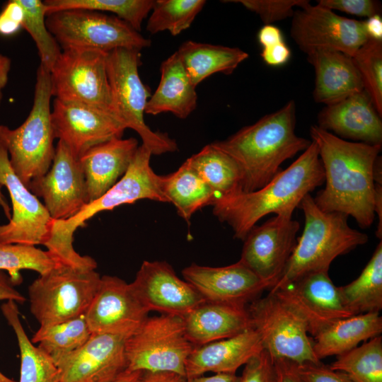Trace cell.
Masks as SVG:
<instances>
[{
	"label": "cell",
	"instance_id": "obj_34",
	"mask_svg": "<svg viewBox=\"0 0 382 382\" xmlns=\"http://www.w3.org/2000/svg\"><path fill=\"white\" fill-rule=\"evenodd\" d=\"M344 303L352 316L379 313L382 308V242L376 246L359 276L340 286Z\"/></svg>",
	"mask_w": 382,
	"mask_h": 382
},
{
	"label": "cell",
	"instance_id": "obj_51",
	"mask_svg": "<svg viewBox=\"0 0 382 382\" xmlns=\"http://www.w3.org/2000/svg\"><path fill=\"white\" fill-rule=\"evenodd\" d=\"M364 27L369 38L382 40V18L376 14L364 21Z\"/></svg>",
	"mask_w": 382,
	"mask_h": 382
},
{
	"label": "cell",
	"instance_id": "obj_35",
	"mask_svg": "<svg viewBox=\"0 0 382 382\" xmlns=\"http://www.w3.org/2000/svg\"><path fill=\"white\" fill-rule=\"evenodd\" d=\"M91 332L85 315L48 327H40L31 339L54 362L79 349L89 340Z\"/></svg>",
	"mask_w": 382,
	"mask_h": 382
},
{
	"label": "cell",
	"instance_id": "obj_10",
	"mask_svg": "<svg viewBox=\"0 0 382 382\" xmlns=\"http://www.w3.org/2000/svg\"><path fill=\"white\" fill-rule=\"evenodd\" d=\"M195 347L186 336L182 317H148L125 341L127 370L185 377V362Z\"/></svg>",
	"mask_w": 382,
	"mask_h": 382
},
{
	"label": "cell",
	"instance_id": "obj_31",
	"mask_svg": "<svg viewBox=\"0 0 382 382\" xmlns=\"http://www.w3.org/2000/svg\"><path fill=\"white\" fill-rule=\"evenodd\" d=\"M162 189L168 203L173 204L187 222L200 209L212 206L217 197L185 161L177 170L162 175Z\"/></svg>",
	"mask_w": 382,
	"mask_h": 382
},
{
	"label": "cell",
	"instance_id": "obj_39",
	"mask_svg": "<svg viewBox=\"0 0 382 382\" xmlns=\"http://www.w3.org/2000/svg\"><path fill=\"white\" fill-rule=\"evenodd\" d=\"M23 13L22 28L34 40L40 64L50 72L62 50L46 24V7L40 0H16Z\"/></svg>",
	"mask_w": 382,
	"mask_h": 382
},
{
	"label": "cell",
	"instance_id": "obj_11",
	"mask_svg": "<svg viewBox=\"0 0 382 382\" xmlns=\"http://www.w3.org/2000/svg\"><path fill=\"white\" fill-rule=\"evenodd\" d=\"M107 55L106 52L94 50H62L50 71L52 96L93 106L115 117L107 72Z\"/></svg>",
	"mask_w": 382,
	"mask_h": 382
},
{
	"label": "cell",
	"instance_id": "obj_55",
	"mask_svg": "<svg viewBox=\"0 0 382 382\" xmlns=\"http://www.w3.org/2000/svg\"><path fill=\"white\" fill-rule=\"evenodd\" d=\"M143 371H129L126 370L112 382H137Z\"/></svg>",
	"mask_w": 382,
	"mask_h": 382
},
{
	"label": "cell",
	"instance_id": "obj_25",
	"mask_svg": "<svg viewBox=\"0 0 382 382\" xmlns=\"http://www.w3.org/2000/svg\"><path fill=\"white\" fill-rule=\"evenodd\" d=\"M138 147L135 138H113L91 147L79 156L88 203L103 195L125 175Z\"/></svg>",
	"mask_w": 382,
	"mask_h": 382
},
{
	"label": "cell",
	"instance_id": "obj_8",
	"mask_svg": "<svg viewBox=\"0 0 382 382\" xmlns=\"http://www.w3.org/2000/svg\"><path fill=\"white\" fill-rule=\"evenodd\" d=\"M140 51L119 48L108 53L107 72L114 115L127 129L134 130L152 155L178 150L166 133L156 132L144 119L149 93L139 74Z\"/></svg>",
	"mask_w": 382,
	"mask_h": 382
},
{
	"label": "cell",
	"instance_id": "obj_42",
	"mask_svg": "<svg viewBox=\"0 0 382 382\" xmlns=\"http://www.w3.org/2000/svg\"><path fill=\"white\" fill-rule=\"evenodd\" d=\"M224 2L238 3L257 14L264 25L292 17L295 9L310 3L308 0H233Z\"/></svg>",
	"mask_w": 382,
	"mask_h": 382
},
{
	"label": "cell",
	"instance_id": "obj_5",
	"mask_svg": "<svg viewBox=\"0 0 382 382\" xmlns=\"http://www.w3.org/2000/svg\"><path fill=\"white\" fill-rule=\"evenodd\" d=\"M304 227L279 280L270 290L286 285L312 272L329 271L332 262L367 243V234L351 228L348 216L322 211L311 194L299 205Z\"/></svg>",
	"mask_w": 382,
	"mask_h": 382
},
{
	"label": "cell",
	"instance_id": "obj_37",
	"mask_svg": "<svg viewBox=\"0 0 382 382\" xmlns=\"http://www.w3.org/2000/svg\"><path fill=\"white\" fill-rule=\"evenodd\" d=\"M330 367L345 374L352 382H382V337L337 356Z\"/></svg>",
	"mask_w": 382,
	"mask_h": 382
},
{
	"label": "cell",
	"instance_id": "obj_6",
	"mask_svg": "<svg viewBox=\"0 0 382 382\" xmlns=\"http://www.w3.org/2000/svg\"><path fill=\"white\" fill-rule=\"evenodd\" d=\"M51 88L50 72L40 65L33 103L26 120L13 129L0 125V142L7 150L13 170L27 187L33 180L47 173L55 154Z\"/></svg>",
	"mask_w": 382,
	"mask_h": 382
},
{
	"label": "cell",
	"instance_id": "obj_2",
	"mask_svg": "<svg viewBox=\"0 0 382 382\" xmlns=\"http://www.w3.org/2000/svg\"><path fill=\"white\" fill-rule=\"evenodd\" d=\"M324 182L318 149L311 141L289 166L262 187L217 197L212 205V213L231 228L235 238L243 241L249 231L270 214L292 217L303 197Z\"/></svg>",
	"mask_w": 382,
	"mask_h": 382
},
{
	"label": "cell",
	"instance_id": "obj_18",
	"mask_svg": "<svg viewBox=\"0 0 382 382\" xmlns=\"http://www.w3.org/2000/svg\"><path fill=\"white\" fill-rule=\"evenodd\" d=\"M129 286L148 312L183 318L206 301L192 285L180 279L166 261H144Z\"/></svg>",
	"mask_w": 382,
	"mask_h": 382
},
{
	"label": "cell",
	"instance_id": "obj_49",
	"mask_svg": "<svg viewBox=\"0 0 382 382\" xmlns=\"http://www.w3.org/2000/svg\"><path fill=\"white\" fill-rule=\"evenodd\" d=\"M276 382H305L297 369V364L284 359H274Z\"/></svg>",
	"mask_w": 382,
	"mask_h": 382
},
{
	"label": "cell",
	"instance_id": "obj_1",
	"mask_svg": "<svg viewBox=\"0 0 382 382\" xmlns=\"http://www.w3.org/2000/svg\"><path fill=\"white\" fill-rule=\"evenodd\" d=\"M311 141L318 149L325 186L313 197L327 212L352 216L361 228L375 218L374 166L382 144H369L341 139L317 125L310 128Z\"/></svg>",
	"mask_w": 382,
	"mask_h": 382
},
{
	"label": "cell",
	"instance_id": "obj_22",
	"mask_svg": "<svg viewBox=\"0 0 382 382\" xmlns=\"http://www.w3.org/2000/svg\"><path fill=\"white\" fill-rule=\"evenodd\" d=\"M186 282L192 285L206 300L247 307L270 289L239 260L224 267H209L191 264L182 271Z\"/></svg>",
	"mask_w": 382,
	"mask_h": 382
},
{
	"label": "cell",
	"instance_id": "obj_21",
	"mask_svg": "<svg viewBox=\"0 0 382 382\" xmlns=\"http://www.w3.org/2000/svg\"><path fill=\"white\" fill-rule=\"evenodd\" d=\"M148 313L129 284L117 277L104 275L85 318L91 333L130 335Z\"/></svg>",
	"mask_w": 382,
	"mask_h": 382
},
{
	"label": "cell",
	"instance_id": "obj_19",
	"mask_svg": "<svg viewBox=\"0 0 382 382\" xmlns=\"http://www.w3.org/2000/svg\"><path fill=\"white\" fill-rule=\"evenodd\" d=\"M129 335L92 333L79 349L55 362L59 382H112L127 370L125 341Z\"/></svg>",
	"mask_w": 382,
	"mask_h": 382
},
{
	"label": "cell",
	"instance_id": "obj_41",
	"mask_svg": "<svg viewBox=\"0 0 382 382\" xmlns=\"http://www.w3.org/2000/svg\"><path fill=\"white\" fill-rule=\"evenodd\" d=\"M367 93L382 117V40L369 38L352 57Z\"/></svg>",
	"mask_w": 382,
	"mask_h": 382
},
{
	"label": "cell",
	"instance_id": "obj_40",
	"mask_svg": "<svg viewBox=\"0 0 382 382\" xmlns=\"http://www.w3.org/2000/svg\"><path fill=\"white\" fill-rule=\"evenodd\" d=\"M59 262L47 252L35 245L0 243V270H6L13 284L21 282L20 271L33 270L43 274Z\"/></svg>",
	"mask_w": 382,
	"mask_h": 382
},
{
	"label": "cell",
	"instance_id": "obj_15",
	"mask_svg": "<svg viewBox=\"0 0 382 382\" xmlns=\"http://www.w3.org/2000/svg\"><path fill=\"white\" fill-rule=\"evenodd\" d=\"M299 228L292 217L279 215L255 225L243 241L239 261L272 289L295 248Z\"/></svg>",
	"mask_w": 382,
	"mask_h": 382
},
{
	"label": "cell",
	"instance_id": "obj_20",
	"mask_svg": "<svg viewBox=\"0 0 382 382\" xmlns=\"http://www.w3.org/2000/svg\"><path fill=\"white\" fill-rule=\"evenodd\" d=\"M55 139L80 156L86 150L113 138L127 129L109 112L88 105L54 99L51 114Z\"/></svg>",
	"mask_w": 382,
	"mask_h": 382
},
{
	"label": "cell",
	"instance_id": "obj_24",
	"mask_svg": "<svg viewBox=\"0 0 382 382\" xmlns=\"http://www.w3.org/2000/svg\"><path fill=\"white\" fill-rule=\"evenodd\" d=\"M262 350L261 339L253 328L195 347L185 362V378L203 376L207 372L236 374L241 366Z\"/></svg>",
	"mask_w": 382,
	"mask_h": 382
},
{
	"label": "cell",
	"instance_id": "obj_29",
	"mask_svg": "<svg viewBox=\"0 0 382 382\" xmlns=\"http://www.w3.org/2000/svg\"><path fill=\"white\" fill-rule=\"evenodd\" d=\"M382 332V317L372 312L336 320L314 337L313 351L317 358L339 356Z\"/></svg>",
	"mask_w": 382,
	"mask_h": 382
},
{
	"label": "cell",
	"instance_id": "obj_3",
	"mask_svg": "<svg viewBox=\"0 0 382 382\" xmlns=\"http://www.w3.org/2000/svg\"><path fill=\"white\" fill-rule=\"evenodd\" d=\"M296 110L295 102L291 100L254 124L212 143L238 165L242 192H253L267 185L282 170L284 161L311 144V141L296 134Z\"/></svg>",
	"mask_w": 382,
	"mask_h": 382
},
{
	"label": "cell",
	"instance_id": "obj_38",
	"mask_svg": "<svg viewBox=\"0 0 382 382\" xmlns=\"http://www.w3.org/2000/svg\"><path fill=\"white\" fill-rule=\"evenodd\" d=\"M206 3L204 0H155L146 30L151 34L168 31L176 36L191 26Z\"/></svg>",
	"mask_w": 382,
	"mask_h": 382
},
{
	"label": "cell",
	"instance_id": "obj_4",
	"mask_svg": "<svg viewBox=\"0 0 382 382\" xmlns=\"http://www.w3.org/2000/svg\"><path fill=\"white\" fill-rule=\"evenodd\" d=\"M151 156L141 144L125 175L103 195L86 204L74 216L53 221L51 235L45 246L59 263L81 268L97 267L93 258L81 256L73 247L76 230L96 214L144 199L168 202L162 189V175H157L150 165Z\"/></svg>",
	"mask_w": 382,
	"mask_h": 382
},
{
	"label": "cell",
	"instance_id": "obj_46",
	"mask_svg": "<svg viewBox=\"0 0 382 382\" xmlns=\"http://www.w3.org/2000/svg\"><path fill=\"white\" fill-rule=\"evenodd\" d=\"M23 13L16 0L8 1L0 13V34L9 36L22 28Z\"/></svg>",
	"mask_w": 382,
	"mask_h": 382
},
{
	"label": "cell",
	"instance_id": "obj_43",
	"mask_svg": "<svg viewBox=\"0 0 382 382\" xmlns=\"http://www.w3.org/2000/svg\"><path fill=\"white\" fill-rule=\"evenodd\" d=\"M239 382H276L274 359L263 349L244 365Z\"/></svg>",
	"mask_w": 382,
	"mask_h": 382
},
{
	"label": "cell",
	"instance_id": "obj_7",
	"mask_svg": "<svg viewBox=\"0 0 382 382\" xmlns=\"http://www.w3.org/2000/svg\"><path fill=\"white\" fill-rule=\"evenodd\" d=\"M101 277L93 269L57 264L29 286L30 313L48 327L86 314Z\"/></svg>",
	"mask_w": 382,
	"mask_h": 382
},
{
	"label": "cell",
	"instance_id": "obj_45",
	"mask_svg": "<svg viewBox=\"0 0 382 382\" xmlns=\"http://www.w3.org/2000/svg\"><path fill=\"white\" fill-rule=\"evenodd\" d=\"M297 369L305 382H352L345 374L333 370L321 361L297 364Z\"/></svg>",
	"mask_w": 382,
	"mask_h": 382
},
{
	"label": "cell",
	"instance_id": "obj_17",
	"mask_svg": "<svg viewBox=\"0 0 382 382\" xmlns=\"http://www.w3.org/2000/svg\"><path fill=\"white\" fill-rule=\"evenodd\" d=\"M0 185L8 190L12 215L0 225V243L43 245L50 239L53 219L43 204L13 170L6 148L0 142Z\"/></svg>",
	"mask_w": 382,
	"mask_h": 382
},
{
	"label": "cell",
	"instance_id": "obj_36",
	"mask_svg": "<svg viewBox=\"0 0 382 382\" xmlns=\"http://www.w3.org/2000/svg\"><path fill=\"white\" fill-rule=\"evenodd\" d=\"M47 15L59 11L83 9L115 14L139 32L154 0H45Z\"/></svg>",
	"mask_w": 382,
	"mask_h": 382
},
{
	"label": "cell",
	"instance_id": "obj_23",
	"mask_svg": "<svg viewBox=\"0 0 382 382\" xmlns=\"http://www.w3.org/2000/svg\"><path fill=\"white\" fill-rule=\"evenodd\" d=\"M317 126L343 139L382 144L381 117L364 90L325 105L318 113Z\"/></svg>",
	"mask_w": 382,
	"mask_h": 382
},
{
	"label": "cell",
	"instance_id": "obj_44",
	"mask_svg": "<svg viewBox=\"0 0 382 382\" xmlns=\"http://www.w3.org/2000/svg\"><path fill=\"white\" fill-rule=\"evenodd\" d=\"M317 4L359 17L369 18L381 11L380 2L374 0H318Z\"/></svg>",
	"mask_w": 382,
	"mask_h": 382
},
{
	"label": "cell",
	"instance_id": "obj_47",
	"mask_svg": "<svg viewBox=\"0 0 382 382\" xmlns=\"http://www.w3.org/2000/svg\"><path fill=\"white\" fill-rule=\"evenodd\" d=\"M262 47L261 57L269 66H282L290 59L291 50L284 40L267 43Z\"/></svg>",
	"mask_w": 382,
	"mask_h": 382
},
{
	"label": "cell",
	"instance_id": "obj_48",
	"mask_svg": "<svg viewBox=\"0 0 382 382\" xmlns=\"http://www.w3.org/2000/svg\"><path fill=\"white\" fill-rule=\"evenodd\" d=\"M9 276L0 270V301L12 300L16 303H23L25 298L13 286ZM0 382H17L7 377L0 371Z\"/></svg>",
	"mask_w": 382,
	"mask_h": 382
},
{
	"label": "cell",
	"instance_id": "obj_9",
	"mask_svg": "<svg viewBox=\"0 0 382 382\" xmlns=\"http://www.w3.org/2000/svg\"><path fill=\"white\" fill-rule=\"evenodd\" d=\"M45 21L62 50L88 49L108 53L119 48L141 51L151 44L123 20L103 12L59 11L47 14Z\"/></svg>",
	"mask_w": 382,
	"mask_h": 382
},
{
	"label": "cell",
	"instance_id": "obj_30",
	"mask_svg": "<svg viewBox=\"0 0 382 382\" xmlns=\"http://www.w3.org/2000/svg\"><path fill=\"white\" fill-rule=\"evenodd\" d=\"M176 52L195 87L214 74H232L249 57L248 52L238 47L192 40L184 42Z\"/></svg>",
	"mask_w": 382,
	"mask_h": 382
},
{
	"label": "cell",
	"instance_id": "obj_33",
	"mask_svg": "<svg viewBox=\"0 0 382 382\" xmlns=\"http://www.w3.org/2000/svg\"><path fill=\"white\" fill-rule=\"evenodd\" d=\"M185 162L217 197L242 191V173L238 165L230 156L212 144L204 146Z\"/></svg>",
	"mask_w": 382,
	"mask_h": 382
},
{
	"label": "cell",
	"instance_id": "obj_16",
	"mask_svg": "<svg viewBox=\"0 0 382 382\" xmlns=\"http://www.w3.org/2000/svg\"><path fill=\"white\" fill-rule=\"evenodd\" d=\"M328 272L309 273L270 291L303 319L313 336L336 320L352 316Z\"/></svg>",
	"mask_w": 382,
	"mask_h": 382
},
{
	"label": "cell",
	"instance_id": "obj_50",
	"mask_svg": "<svg viewBox=\"0 0 382 382\" xmlns=\"http://www.w3.org/2000/svg\"><path fill=\"white\" fill-rule=\"evenodd\" d=\"M185 378L173 372L143 371L137 382H183Z\"/></svg>",
	"mask_w": 382,
	"mask_h": 382
},
{
	"label": "cell",
	"instance_id": "obj_53",
	"mask_svg": "<svg viewBox=\"0 0 382 382\" xmlns=\"http://www.w3.org/2000/svg\"><path fill=\"white\" fill-rule=\"evenodd\" d=\"M375 213L378 216V222L376 236L381 241L382 237V184L375 183Z\"/></svg>",
	"mask_w": 382,
	"mask_h": 382
},
{
	"label": "cell",
	"instance_id": "obj_27",
	"mask_svg": "<svg viewBox=\"0 0 382 382\" xmlns=\"http://www.w3.org/2000/svg\"><path fill=\"white\" fill-rule=\"evenodd\" d=\"M307 60L315 70L316 102L329 105L364 91L351 57L337 51L318 50L307 54Z\"/></svg>",
	"mask_w": 382,
	"mask_h": 382
},
{
	"label": "cell",
	"instance_id": "obj_54",
	"mask_svg": "<svg viewBox=\"0 0 382 382\" xmlns=\"http://www.w3.org/2000/svg\"><path fill=\"white\" fill-rule=\"evenodd\" d=\"M11 66V61L10 58L0 54V104L3 98L2 91L8 83Z\"/></svg>",
	"mask_w": 382,
	"mask_h": 382
},
{
	"label": "cell",
	"instance_id": "obj_13",
	"mask_svg": "<svg viewBox=\"0 0 382 382\" xmlns=\"http://www.w3.org/2000/svg\"><path fill=\"white\" fill-rule=\"evenodd\" d=\"M290 33L306 54L318 50H332L351 57L369 38L364 21L346 18L310 3L295 10Z\"/></svg>",
	"mask_w": 382,
	"mask_h": 382
},
{
	"label": "cell",
	"instance_id": "obj_32",
	"mask_svg": "<svg viewBox=\"0 0 382 382\" xmlns=\"http://www.w3.org/2000/svg\"><path fill=\"white\" fill-rule=\"evenodd\" d=\"M1 311L13 328L21 353L19 382H59V371L54 360L28 338L19 318L16 302L7 301Z\"/></svg>",
	"mask_w": 382,
	"mask_h": 382
},
{
	"label": "cell",
	"instance_id": "obj_14",
	"mask_svg": "<svg viewBox=\"0 0 382 382\" xmlns=\"http://www.w3.org/2000/svg\"><path fill=\"white\" fill-rule=\"evenodd\" d=\"M28 188L34 195L42 198L44 206L55 221L74 216L88 203L79 156L59 140L50 170L33 180Z\"/></svg>",
	"mask_w": 382,
	"mask_h": 382
},
{
	"label": "cell",
	"instance_id": "obj_28",
	"mask_svg": "<svg viewBox=\"0 0 382 382\" xmlns=\"http://www.w3.org/2000/svg\"><path fill=\"white\" fill-rule=\"evenodd\" d=\"M160 71L159 84L147 101L145 114L170 112L187 118L197 108V94L177 52L161 63Z\"/></svg>",
	"mask_w": 382,
	"mask_h": 382
},
{
	"label": "cell",
	"instance_id": "obj_26",
	"mask_svg": "<svg viewBox=\"0 0 382 382\" xmlns=\"http://www.w3.org/2000/svg\"><path fill=\"white\" fill-rule=\"evenodd\" d=\"M195 346L228 338L253 328L247 307L204 301L183 317Z\"/></svg>",
	"mask_w": 382,
	"mask_h": 382
},
{
	"label": "cell",
	"instance_id": "obj_12",
	"mask_svg": "<svg viewBox=\"0 0 382 382\" xmlns=\"http://www.w3.org/2000/svg\"><path fill=\"white\" fill-rule=\"evenodd\" d=\"M247 308L263 349L274 359H284L297 364L320 361L303 319L274 294L258 298Z\"/></svg>",
	"mask_w": 382,
	"mask_h": 382
},
{
	"label": "cell",
	"instance_id": "obj_52",
	"mask_svg": "<svg viewBox=\"0 0 382 382\" xmlns=\"http://www.w3.org/2000/svg\"><path fill=\"white\" fill-rule=\"evenodd\" d=\"M240 376L231 374H214L212 376H199L185 378L183 382H239Z\"/></svg>",
	"mask_w": 382,
	"mask_h": 382
}]
</instances>
